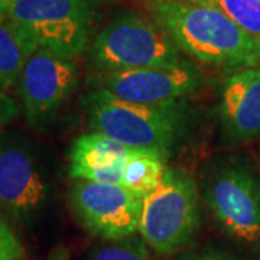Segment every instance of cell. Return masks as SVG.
Instances as JSON below:
<instances>
[{
    "mask_svg": "<svg viewBox=\"0 0 260 260\" xmlns=\"http://www.w3.org/2000/svg\"><path fill=\"white\" fill-rule=\"evenodd\" d=\"M91 59L103 73L178 64L179 49L159 23L124 13L113 19L94 39Z\"/></svg>",
    "mask_w": 260,
    "mask_h": 260,
    "instance_id": "4",
    "label": "cell"
},
{
    "mask_svg": "<svg viewBox=\"0 0 260 260\" xmlns=\"http://www.w3.org/2000/svg\"><path fill=\"white\" fill-rule=\"evenodd\" d=\"M91 260H152L143 239L130 236L120 240H109L99 246L91 254Z\"/></svg>",
    "mask_w": 260,
    "mask_h": 260,
    "instance_id": "16",
    "label": "cell"
},
{
    "mask_svg": "<svg viewBox=\"0 0 260 260\" xmlns=\"http://www.w3.org/2000/svg\"><path fill=\"white\" fill-rule=\"evenodd\" d=\"M22 246L10 225L0 217V260H19L22 257Z\"/></svg>",
    "mask_w": 260,
    "mask_h": 260,
    "instance_id": "17",
    "label": "cell"
},
{
    "mask_svg": "<svg viewBox=\"0 0 260 260\" xmlns=\"http://www.w3.org/2000/svg\"><path fill=\"white\" fill-rule=\"evenodd\" d=\"M9 0H0V22H5L9 18Z\"/></svg>",
    "mask_w": 260,
    "mask_h": 260,
    "instance_id": "20",
    "label": "cell"
},
{
    "mask_svg": "<svg viewBox=\"0 0 260 260\" xmlns=\"http://www.w3.org/2000/svg\"><path fill=\"white\" fill-rule=\"evenodd\" d=\"M178 260H230L225 256L215 253V251H201V253H191V254H185L181 259Z\"/></svg>",
    "mask_w": 260,
    "mask_h": 260,
    "instance_id": "19",
    "label": "cell"
},
{
    "mask_svg": "<svg viewBox=\"0 0 260 260\" xmlns=\"http://www.w3.org/2000/svg\"><path fill=\"white\" fill-rule=\"evenodd\" d=\"M9 2H10V0H9Z\"/></svg>",
    "mask_w": 260,
    "mask_h": 260,
    "instance_id": "21",
    "label": "cell"
},
{
    "mask_svg": "<svg viewBox=\"0 0 260 260\" xmlns=\"http://www.w3.org/2000/svg\"><path fill=\"white\" fill-rule=\"evenodd\" d=\"M132 149L99 132L78 136L68 150V174L73 179L123 184Z\"/></svg>",
    "mask_w": 260,
    "mask_h": 260,
    "instance_id": "11",
    "label": "cell"
},
{
    "mask_svg": "<svg viewBox=\"0 0 260 260\" xmlns=\"http://www.w3.org/2000/svg\"><path fill=\"white\" fill-rule=\"evenodd\" d=\"M213 6L242 28L246 34L260 41V0H189Z\"/></svg>",
    "mask_w": 260,
    "mask_h": 260,
    "instance_id": "15",
    "label": "cell"
},
{
    "mask_svg": "<svg viewBox=\"0 0 260 260\" xmlns=\"http://www.w3.org/2000/svg\"><path fill=\"white\" fill-rule=\"evenodd\" d=\"M49 184L35 150L13 136H0V208L20 223L45 207Z\"/></svg>",
    "mask_w": 260,
    "mask_h": 260,
    "instance_id": "9",
    "label": "cell"
},
{
    "mask_svg": "<svg viewBox=\"0 0 260 260\" xmlns=\"http://www.w3.org/2000/svg\"><path fill=\"white\" fill-rule=\"evenodd\" d=\"M205 201L225 232L244 242L260 239V184L240 164L215 168L205 182Z\"/></svg>",
    "mask_w": 260,
    "mask_h": 260,
    "instance_id": "7",
    "label": "cell"
},
{
    "mask_svg": "<svg viewBox=\"0 0 260 260\" xmlns=\"http://www.w3.org/2000/svg\"><path fill=\"white\" fill-rule=\"evenodd\" d=\"M198 224V192L185 171L167 167L159 185L145 197L139 232L158 253L179 250L194 236Z\"/></svg>",
    "mask_w": 260,
    "mask_h": 260,
    "instance_id": "3",
    "label": "cell"
},
{
    "mask_svg": "<svg viewBox=\"0 0 260 260\" xmlns=\"http://www.w3.org/2000/svg\"><path fill=\"white\" fill-rule=\"evenodd\" d=\"M77 84V67L70 56L45 47L38 48L19 77L26 120L34 127L49 123L74 93Z\"/></svg>",
    "mask_w": 260,
    "mask_h": 260,
    "instance_id": "8",
    "label": "cell"
},
{
    "mask_svg": "<svg viewBox=\"0 0 260 260\" xmlns=\"http://www.w3.org/2000/svg\"><path fill=\"white\" fill-rule=\"evenodd\" d=\"M88 124L130 149L158 152L167 158L182 132L179 104L148 106L121 100L99 88L84 97Z\"/></svg>",
    "mask_w": 260,
    "mask_h": 260,
    "instance_id": "2",
    "label": "cell"
},
{
    "mask_svg": "<svg viewBox=\"0 0 260 260\" xmlns=\"http://www.w3.org/2000/svg\"><path fill=\"white\" fill-rule=\"evenodd\" d=\"M19 116L16 102L0 88V129L15 121Z\"/></svg>",
    "mask_w": 260,
    "mask_h": 260,
    "instance_id": "18",
    "label": "cell"
},
{
    "mask_svg": "<svg viewBox=\"0 0 260 260\" xmlns=\"http://www.w3.org/2000/svg\"><path fill=\"white\" fill-rule=\"evenodd\" d=\"M145 195L117 184L75 179L70 204L84 227L106 240H120L139 230Z\"/></svg>",
    "mask_w": 260,
    "mask_h": 260,
    "instance_id": "6",
    "label": "cell"
},
{
    "mask_svg": "<svg viewBox=\"0 0 260 260\" xmlns=\"http://www.w3.org/2000/svg\"><path fill=\"white\" fill-rule=\"evenodd\" d=\"M39 45L28 30L13 20L0 22V87L19 81L22 70Z\"/></svg>",
    "mask_w": 260,
    "mask_h": 260,
    "instance_id": "13",
    "label": "cell"
},
{
    "mask_svg": "<svg viewBox=\"0 0 260 260\" xmlns=\"http://www.w3.org/2000/svg\"><path fill=\"white\" fill-rule=\"evenodd\" d=\"M100 84L103 90L126 102L167 106L195 93L203 84V74L191 61L181 59L172 65L103 73Z\"/></svg>",
    "mask_w": 260,
    "mask_h": 260,
    "instance_id": "10",
    "label": "cell"
},
{
    "mask_svg": "<svg viewBox=\"0 0 260 260\" xmlns=\"http://www.w3.org/2000/svg\"><path fill=\"white\" fill-rule=\"evenodd\" d=\"M153 10L175 47L200 62L227 68H251L260 62V41L213 6L153 0Z\"/></svg>",
    "mask_w": 260,
    "mask_h": 260,
    "instance_id": "1",
    "label": "cell"
},
{
    "mask_svg": "<svg viewBox=\"0 0 260 260\" xmlns=\"http://www.w3.org/2000/svg\"><path fill=\"white\" fill-rule=\"evenodd\" d=\"M91 15L87 0H10L8 19L28 30L39 47L71 58L88 45Z\"/></svg>",
    "mask_w": 260,
    "mask_h": 260,
    "instance_id": "5",
    "label": "cell"
},
{
    "mask_svg": "<svg viewBox=\"0 0 260 260\" xmlns=\"http://www.w3.org/2000/svg\"><path fill=\"white\" fill-rule=\"evenodd\" d=\"M165 159V156L153 150L132 149L124 167L121 185L146 197L159 185L167 168Z\"/></svg>",
    "mask_w": 260,
    "mask_h": 260,
    "instance_id": "14",
    "label": "cell"
},
{
    "mask_svg": "<svg viewBox=\"0 0 260 260\" xmlns=\"http://www.w3.org/2000/svg\"><path fill=\"white\" fill-rule=\"evenodd\" d=\"M220 120L232 140L260 136V68H246L225 80L220 97Z\"/></svg>",
    "mask_w": 260,
    "mask_h": 260,
    "instance_id": "12",
    "label": "cell"
}]
</instances>
